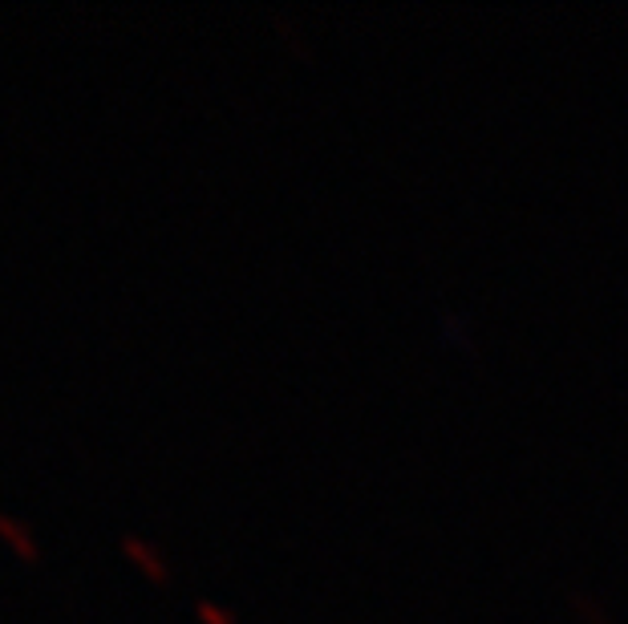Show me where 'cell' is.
Listing matches in <instances>:
<instances>
[{"label":"cell","instance_id":"1","mask_svg":"<svg viewBox=\"0 0 628 624\" xmlns=\"http://www.w3.org/2000/svg\"><path fill=\"white\" fill-rule=\"evenodd\" d=\"M118 548H122V552H126L130 560H134V564L143 567L150 580H167V564L158 560V552L150 548V543H143L138 536H130V531H126V536L118 539Z\"/></svg>","mask_w":628,"mask_h":624},{"label":"cell","instance_id":"2","mask_svg":"<svg viewBox=\"0 0 628 624\" xmlns=\"http://www.w3.org/2000/svg\"><path fill=\"white\" fill-rule=\"evenodd\" d=\"M0 536H4V539H9V543H13L16 555H25V560H33V555H37V548H33L29 531H25V527L16 524L13 515H4V511H0Z\"/></svg>","mask_w":628,"mask_h":624},{"label":"cell","instance_id":"3","mask_svg":"<svg viewBox=\"0 0 628 624\" xmlns=\"http://www.w3.org/2000/svg\"><path fill=\"white\" fill-rule=\"evenodd\" d=\"M195 612L203 616V624H231V616L219 604H212V600H195Z\"/></svg>","mask_w":628,"mask_h":624}]
</instances>
